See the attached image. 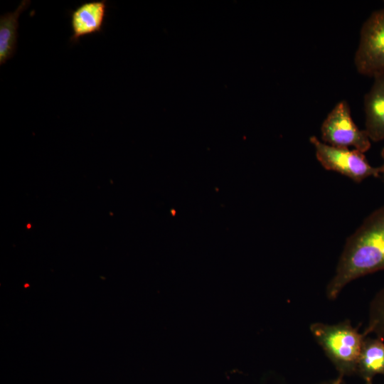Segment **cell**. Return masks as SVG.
Segmentation results:
<instances>
[{"label": "cell", "instance_id": "4", "mask_svg": "<svg viewBox=\"0 0 384 384\" xmlns=\"http://www.w3.org/2000/svg\"><path fill=\"white\" fill-rule=\"evenodd\" d=\"M354 63L361 75H384V8L373 12L363 24Z\"/></svg>", "mask_w": 384, "mask_h": 384}, {"label": "cell", "instance_id": "3", "mask_svg": "<svg viewBox=\"0 0 384 384\" xmlns=\"http://www.w3.org/2000/svg\"><path fill=\"white\" fill-rule=\"evenodd\" d=\"M309 142L314 146L317 160L326 170L339 173L356 183L380 174V168L372 166L364 153L357 149L334 146L315 136H311Z\"/></svg>", "mask_w": 384, "mask_h": 384}, {"label": "cell", "instance_id": "7", "mask_svg": "<svg viewBox=\"0 0 384 384\" xmlns=\"http://www.w3.org/2000/svg\"><path fill=\"white\" fill-rule=\"evenodd\" d=\"M366 132L370 141L384 140V75L374 78L373 84L364 96Z\"/></svg>", "mask_w": 384, "mask_h": 384}, {"label": "cell", "instance_id": "6", "mask_svg": "<svg viewBox=\"0 0 384 384\" xmlns=\"http://www.w3.org/2000/svg\"><path fill=\"white\" fill-rule=\"evenodd\" d=\"M107 8L106 0H99L83 2L70 11L72 35L70 41L75 44L84 36L101 33L107 15Z\"/></svg>", "mask_w": 384, "mask_h": 384}, {"label": "cell", "instance_id": "11", "mask_svg": "<svg viewBox=\"0 0 384 384\" xmlns=\"http://www.w3.org/2000/svg\"><path fill=\"white\" fill-rule=\"evenodd\" d=\"M380 154H381V157H382L383 161V163L382 166H380V174H382L383 178V181H384V147L382 149Z\"/></svg>", "mask_w": 384, "mask_h": 384}, {"label": "cell", "instance_id": "9", "mask_svg": "<svg viewBox=\"0 0 384 384\" xmlns=\"http://www.w3.org/2000/svg\"><path fill=\"white\" fill-rule=\"evenodd\" d=\"M23 0L14 12L0 16V65H2L16 53L18 39V18L31 4Z\"/></svg>", "mask_w": 384, "mask_h": 384}, {"label": "cell", "instance_id": "1", "mask_svg": "<svg viewBox=\"0 0 384 384\" xmlns=\"http://www.w3.org/2000/svg\"><path fill=\"white\" fill-rule=\"evenodd\" d=\"M384 270V206L369 214L346 240L326 296L336 299L343 289L361 277Z\"/></svg>", "mask_w": 384, "mask_h": 384}, {"label": "cell", "instance_id": "8", "mask_svg": "<svg viewBox=\"0 0 384 384\" xmlns=\"http://www.w3.org/2000/svg\"><path fill=\"white\" fill-rule=\"evenodd\" d=\"M356 373L366 384H372L378 375H384V342L375 337L366 336L359 356Z\"/></svg>", "mask_w": 384, "mask_h": 384}, {"label": "cell", "instance_id": "2", "mask_svg": "<svg viewBox=\"0 0 384 384\" xmlns=\"http://www.w3.org/2000/svg\"><path fill=\"white\" fill-rule=\"evenodd\" d=\"M310 331L339 375L356 373L357 364L366 337L348 320L335 324L316 322Z\"/></svg>", "mask_w": 384, "mask_h": 384}, {"label": "cell", "instance_id": "5", "mask_svg": "<svg viewBox=\"0 0 384 384\" xmlns=\"http://www.w3.org/2000/svg\"><path fill=\"white\" fill-rule=\"evenodd\" d=\"M321 139L337 147L353 146L363 153L370 149V140L366 130L354 123L346 100L338 102L328 114L321 127Z\"/></svg>", "mask_w": 384, "mask_h": 384}, {"label": "cell", "instance_id": "10", "mask_svg": "<svg viewBox=\"0 0 384 384\" xmlns=\"http://www.w3.org/2000/svg\"><path fill=\"white\" fill-rule=\"evenodd\" d=\"M366 336L375 334L384 342V287L372 299L368 310V321L365 331Z\"/></svg>", "mask_w": 384, "mask_h": 384}, {"label": "cell", "instance_id": "12", "mask_svg": "<svg viewBox=\"0 0 384 384\" xmlns=\"http://www.w3.org/2000/svg\"><path fill=\"white\" fill-rule=\"evenodd\" d=\"M343 377L339 375L331 384H341Z\"/></svg>", "mask_w": 384, "mask_h": 384}, {"label": "cell", "instance_id": "13", "mask_svg": "<svg viewBox=\"0 0 384 384\" xmlns=\"http://www.w3.org/2000/svg\"><path fill=\"white\" fill-rule=\"evenodd\" d=\"M27 225H28V226H27L28 228H31V225H30V224H28Z\"/></svg>", "mask_w": 384, "mask_h": 384}]
</instances>
